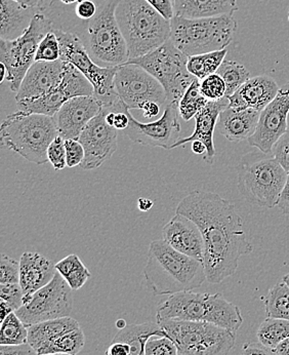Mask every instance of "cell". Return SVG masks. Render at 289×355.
<instances>
[{"label":"cell","instance_id":"1","mask_svg":"<svg viewBox=\"0 0 289 355\" xmlns=\"http://www.w3.org/2000/svg\"><path fill=\"white\" fill-rule=\"evenodd\" d=\"M175 214L189 218L200 229L204 241L202 263L211 284L232 277L240 257L254 251L236 207L218 193L193 191L179 202Z\"/></svg>","mask_w":289,"mask_h":355},{"label":"cell","instance_id":"5","mask_svg":"<svg viewBox=\"0 0 289 355\" xmlns=\"http://www.w3.org/2000/svg\"><path fill=\"white\" fill-rule=\"evenodd\" d=\"M58 136L53 117L23 110L8 115L0 128L2 146L38 166L49 162V145Z\"/></svg>","mask_w":289,"mask_h":355},{"label":"cell","instance_id":"42","mask_svg":"<svg viewBox=\"0 0 289 355\" xmlns=\"http://www.w3.org/2000/svg\"><path fill=\"white\" fill-rule=\"evenodd\" d=\"M145 355H179L177 346L168 337L155 336L146 344Z\"/></svg>","mask_w":289,"mask_h":355},{"label":"cell","instance_id":"6","mask_svg":"<svg viewBox=\"0 0 289 355\" xmlns=\"http://www.w3.org/2000/svg\"><path fill=\"white\" fill-rule=\"evenodd\" d=\"M288 175L272 154L249 153L237 166L238 190L248 202L261 207H276Z\"/></svg>","mask_w":289,"mask_h":355},{"label":"cell","instance_id":"49","mask_svg":"<svg viewBox=\"0 0 289 355\" xmlns=\"http://www.w3.org/2000/svg\"><path fill=\"white\" fill-rule=\"evenodd\" d=\"M241 355H279L275 350L265 347L262 344L246 343L242 348Z\"/></svg>","mask_w":289,"mask_h":355},{"label":"cell","instance_id":"39","mask_svg":"<svg viewBox=\"0 0 289 355\" xmlns=\"http://www.w3.org/2000/svg\"><path fill=\"white\" fill-rule=\"evenodd\" d=\"M200 89L201 93L209 101H220L226 98V83L218 73L203 79Z\"/></svg>","mask_w":289,"mask_h":355},{"label":"cell","instance_id":"45","mask_svg":"<svg viewBox=\"0 0 289 355\" xmlns=\"http://www.w3.org/2000/svg\"><path fill=\"white\" fill-rule=\"evenodd\" d=\"M66 162L68 168L80 166L85 160V153L78 140H65Z\"/></svg>","mask_w":289,"mask_h":355},{"label":"cell","instance_id":"32","mask_svg":"<svg viewBox=\"0 0 289 355\" xmlns=\"http://www.w3.org/2000/svg\"><path fill=\"white\" fill-rule=\"evenodd\" d=\"M228 50L211 51L202 55H192L188 59V71L195 78L203 80L211 74L217 73L218 68L225 61Z\"/></svg>","mask_w":289,"mask_h":355},{"label":"cell","instance_id":"22","mask_svg":"<svg viewBox=\"0 0 289 355\" xmlns=\"http://www.w3.org/2000/svg\"><path fill=\"white\" fill-rule=\"evenodd\" d=\"M275 79L267 76L250 77L236 93L227 98L229 107L239 109H252L262 112L279 92Z\"/></svg>","mask_w":289,"mask_h":355},{"label":"cell","instance_id":"31","mask_svg":"<svg viewBox=\"0 0 289 355\" xmlns=\"http://www.w3.org/2000/svg\"><path fill=\"white\" fill-rule=\"evenodd\" d=\"M55 269L73 291H78L83 288L91 275L77 254H69L55 263Z\"/></svg>","mask_w":289,"mask_h":355},{"label":"cell","instance_id":"55","mask_svg":"<svg viewBox=\"0 0 289 355\" xmlns=\"http://www.w3.org/2000/svg\"><path fill=\"white\" fill-rule=\"evenodd\" d=\"M192 151L195 154H199V155H205L207 147L200 141H195L192 143Z\"/></svg>","mask_w":289,"mask_h":355},{"label":"cell","instance_id":"58","mask_svg":"<svg viewBox=\"0 0 289 355\" xmlns=\"http://www.w3.org/2000/svg\"><path fill=\"white\" fill-rule=\"evenodd\" d=\"M62 2H63L64 4H73L76 3V2L81 1V0H61Z\"/></svg>","mask_w":289,"mask_h":355},{"label":"cell","instance_id":"9","mask_svg":"<svg viewBox=\"0 0 289 355\" xmlns=\"http://www.w3.org/2000/svg\"><path fill=\"white\" fill-rule=\"evenodd\" d=\"M117 3L119 0H107L87 27L85 49L103 67H119L130 60L128 44L115 16Z\"/></svg>","mask_w":289,"mask_h":355},{"label":"cell","instance_id":"44","mask_svg":"<svg viewBox=\"0 0 289 355\" xmlns=\"http://www.w3.org/2000/svg\"><path fill=\"white\" fill-rule=\"evenodd\" d=\"M272 155L289 175V130L275 143L272 148Z\"/></svg>","mask_w":289,"mask_h":355},{"label":"cell","instance_id":"21","mask_svg":"<svg viewBox=\"0 0 289 355\" xmlns=\"http://www.w3.org/2000/svg\"><path fill=\"white\" fill-rule=\"evenodd\" d=\"M162 235L164 241L179 253L197 260H203L204 241L202 233L189 218L175 214V217L164 226Z\"/></svg>","mask_w":289,"mask_h":355},{"label":"cell","instance_id":"3","mask_svg":"<svg viewBox=\"0 0 289 355\" xmlns=\"http://www.w3.org/2000/svg\"><path fill=\"white\" fill-rule=\"evenodd\" d=\"M156 320L203 322L234 331L243 324L238 306L229 302L222 294L177 293L169 295L157 307Z\"/></svg>","mask_w":289,"mask_h":355},{"label":"cell","instance_id":"24","mask_svg":"<svg viewBox=\"0 0 289 355\" xmlns=\"http://www.w3.org/2000/svg\"><path fill=\"white\" fill-rule=\"evenodd\" d=\"M55 273V264L48 258L25 252L20 259V286L24 293V304L37 291L49 284Z\"/></svg>","mask_w":289,"mask_h":355},{"label":"cell","instance_id":"48","mask_svg":"<svg viewBox=\"0 0 289 355\" xmlns=\"http://www.w3.org/2000/svg\"><path fill=\"white\" fill-rule=\"evenodd\" d=\"M0 355H38L29 344L18 346H0Z\"/></svg>","mask_w":289,"mask_h":355},{"label":"cell","instance_id":"50","mask_svg":"<svg viewBox=\"0 0 289 355\" xmlns=\"http://www.w3.org/2000/svg\"><path fill=\"white\" fill-rule=\"evenodd\" d=\"M106 355H130V345L124 342H112L107 348Z\"/></svg>","mask_w":289,"mask_h":355},{"label":"cell","instance_id":"40","mask_svg":"<svg viewBox=\"0 0 289 355\" xmlns=\"http://www.w3.org/2000/svg\"><path fill=\"white\" fill-rule=\"evenodd\" d=\"M0 298L14 312L24 304V293L20 284H0Z\"/></svg>","mask_w":289,"mask_h":355},{"label":"cell","instance_id":"2","mask_svg":"<svg viewBox=\"0 0 289 355\" xmlns=\"http://www.w3.org/2000/svg\"><path fill=\"white\" fill-rule=\"evenodd\" d=\"M144 277L155 296L189 292L207 280L202 261L179 253L164 239L150 243Z\"/></svg>","mask_w":289,"mask_h":355},{"label":"cell","instance_id":"26","mask_svg":"<svg viewBox=\"0 0 289 355\" xmlns=\"http://www.w3.org/2000/svg\"><path fill=\"white\" fill-rule=\"evenodd\" d=\"M42 10V8H25L15 0H0V40L20 37Z\"/></svg>","mask_w":289,"mask_h":355},{"label":"cell","instance_id":"34","mask_svg":"<svg viewBox=\"0 0 289 355\" xmlns=\"http://www.w3.org/2000/svg\"><path fill=\"white\" fill-rule=\"evenodd\" d=\"M264 302L268 318L289 320V286L283 280L270 288Z\"/></svg>","mask_w":289,"mask_h":355},{"label":"cell","instance_id":"33","mask_svg":"<svg viewBox=\"0 0 289 355\" xmlns=\"http://www.w3.org/2000/svg\"><path fill=\"white\" fill-rule=\"evenodd\" d=\"M259 342L265 347L275 350L289 337V320L281 318H265L256 331Z\"/></svg>","mask_w":289,"mask_h":355},{"label":"cell","instance_id":"60","mask_svg":"<svg viewBox=\"0 0 289 355\" xmlns=\"http://www.w3.org/2000/svg\"><path fill=\"white\" fill-rule=\"evenodd\" d=\"M42 355H68V354H42Z\"/></svg>","mask_w":289,"mask_h":355},{"label":"cell","instance_id":"13","mask_svg":"<svg viewBox=\"0 0 289 355\" xmlns=\"http://www.w3.org/2000/svg\"><path fill=\"white\" fill-rule=\"evenodd\" d=\"M73 290L59 272L53 280L35 293L16 314L25 326L71 316Z\"/></svg>","mask_w":289,"mask_h":355},{"label":"cell","instance_id":"57","mask_svg":"<svg viewBox=\"0 0 289 355\" xmlns=\"http://www.w3.org/2000/svg\"><path fill=\"white\" fill-rule=\"evenodd\" d=\"M126 326H128V324H126L125 320H117L116 327H117V328H119V330H122V329L125 328Z\"/></svg>","mask_w":289,"mask_h":355},{"label":"cell","instance_id":"16","mask_svg":"<svg viewBox=\"0 0 289 355\" xmlns=\"http://www.w3.org/2000/svg\"><path fill=\"white\" fill-rule=\"evenodd\" d=\"M179 116V104L177 103H168L162 116L151 123H140L128 111L130 125L123 132L132 142L169 150L181 139Z\"/></svg>","mask_w":289,"mask_h":355},{"label":"cell","instance_id":"29","mask_svg":"<svg viewBox=\"0 0 289 355\" xmlns=\"http://www.w3.org/2000/svg\"><path fill=\"white\" fill-rule=\"evenodd\" d=\"M166 336V331L157 322H144L140 324H128L119 330L112 342H124L130 345V355H145L146 344L150 338Z\"/></svg>","mask_w":289,"mask_h":355},{"label":"cell","instance_id":"47","mask_svg":"<svg viewBox=\"0 0 289 355\" xmlns=\"http://www.w3.org/2000/svg\"><path fill=\"white\" fill-rule=\"evenodd\" d=\"M164 18L170 21L175 17V0H146Z\"/></svg>","mask_w":289,"mask_h":355},{"label":"cell","instance_id":"52","mask_svg":"<svg viewBox=\"0 0 289 355\" xmlns=\"http://www.w3.org/2000/svg\"><path fill=\"white\" fill-rule=\"evenodd\" d=\"M161 107L162 106H160L157 103L149 102L147 103V104H145L141 110L143 111V115H144L145 119L151 121V119H156V117L159 115Z\"/></svg>","mask_w":289,"mask_h":355},{"label":"cell","instance_id":"18","mask_svg":"<svg viewBox=\"0 0 289 355\" xmlns=\"http://www.w3.org/2000/svg\"><path fill=\"white\" fill-rule=\"evenodd\" d=\"M85 148V157L81 170L100 168L117 150V130L107 123L104 110L85 127L78 139Z\"/></svg>","mask_w":289,"mask_h":355},{"label":"cell","instance_id":"46","mask_svg":"<svg viewBox=\"0 0 289 355\" xmlns=\"http://www.w3.org/2000/svg\"><path fill=\"white\" fill-rule=\"evenodd\" d=\"M75 12L81 20L89 21L95 18L98 8L93 0H81L77 3Z\"/></svg>","mask_w":289,"mask_h":355},{"label":"cell","instance_id":"11","mask_svg":"<svg viewBox=\"0 0 289 355\" xmlns=\"http://www.w3.org/2000/svg\"><path fill=\"white\" fill-rule=\"evenodd\" d=\"M61 46V59L69 62L94 87V97L103 104V108H110L121 98L117 95L114 87V78L119 67H103L98 65L89 53L80 38L71 32L61 29L53 30Z\"/></svg>","mask_w":289,"mask_h":355},{"label":"cell","instance_id":"23","mask_svg":"<svg viewBox=\"0 0 289 355\" xmlns=\"http://www.w3.org/2000/svg\"><path fill=\"white\" fill-rule=\"evenodd\" d=\"M228 106L229 101L227 98H224L220 101H209L207 103V106L195 116V130L191 136L179 139L175 145H173L171 149L184 146V145L195 142V141H200L207 147V153H205L203 159L207 164H213L216 156L213 132H215L216 128H217L220 112Z\"/></svg>","mask_w":289,"mask_h":355},{"label":"cell","instance_id":"4","mask_svg":"<svg viewBox=\"0 0 289 355\" xmlns=\"http://www.w3.org/2000/svg\"><path fill=\"white\" fill-rule=\"evenodd\" d=\"M115 16L130 60L143 57L170 40V21L146 0H119Z\"/></svg>","mask_w":289,"mask_h":355},{"label":"cell","instance_id":"10","mask_svg":"<svg viewBox=\"0 0 289 355\" xmlns=\"http://www.w3.org/2000/svg\"><path fill=\"white\" fill-rule=\"evenodd\" d=\"M188 59L189 57L169 40L155 51L128 60V63L141 66L161 83L168 96V104H179L188 87L196 79L188 71Z\"/></svg>","mask_w":289,"mask_h":355},{"label":"cell","instance_id":"53","mask_svg":"<svg viewBox=\"0 0 289 355\" xmlns=\"http://www.w3.org/2000/svg\"><path fill=\"white\" fill-rule=\"evenodd\" d=\"M153 200L149 198H141L138 200V207L141 211H148L153 207Z\"/></svg>","mask_w":289,"mask_h":355},{"label":"cell","instance_id":"12","mask_svg":"<svg viewBox=\"0 0 289 355\" xmlns=\"http://www.w3.org/2000/svg\"><path fill=\"white\" fill-rule=\"evenodd\" d=\"M53 30L51 21L40 12L20 37L15 40H0V63L8 70L6 80L14 93H18L28 70L35 63L40 42Z\"/></svg>","mask_w":289,"mask_h":355},{"label":"cell","instance_id":"38","mask_svg":"<svg viewBox=\"0 0 289 355\" xmlns=\"http://www.w3.org/2000/svg\"><path fill=\"white\" fill-rule=\"evenodd\" d=\"M61 59V46L55 32L51 31L40 42L35 62H57Z\"/></svg>","mask_w":289,"mask_h":355},{"label":"cell","instance_id":"56","mask_svg":"<svg viewBox=\"0 0 289 355\" xmlns=\"http://www.w3.org/2000/svg\"><path fill=\"white\" fill-rule=\"evenodd\" d=\"M275 352L279 355H289V337L277 346Z\"/></svg>","mask_w":289,"mask_h":355},{"label":"cell","instance_id":"8","mask_svg":"<svg viewBox=\"0 0 289 355\" xmlns=\"http://www.w3.org/2000/svg\"><path fill=\"white\" fill-rule=\"evenodd\" d=\"M157 324L179 355H229L236 342L237 333L209 322L159 320Z\"/></svg>","mask_w":289,"mask_h":355},{"label":"cell","instance_id":"30","mask_svg":"<svg viewBox=\"0 0 289 355\" xmlns=\"http://www.w3.org/2000/svg\"><path fill=\"white\" fill-rule=\"evenodd\" d=\"M85 345V336L82 329L68 331L36 350L38 355L68 354L77 355Z\"/></svg>","mask_w":289,"mask_h":355},{"label":"cell","instance_id":"19","mask_svg":"<svg viewBox=\"0 0 289 355\" xmlns=\"http://www.w3.org/2000/svg\"><path fill=\"white\" fill-rule=\"evenodd\" d=\"M103 111V104L94 96L75 97L66 102L53 116L64 140H78L81 132Z\"/></svg>","mask_w":289,"mask_h":355},{"label":"cell","instance_id":"51","mask_svg":"<svg viewBox=\"0 0 289 355\" xmlns=\"http://www.w3.org/2000/svg\"><path fill=\"white\" fill-rule=\"evenodd\" d=\"M277 207L281 209L282 213L289 215V175L283 190H282L281 194H280Z\"/></svg>","mask_w":289,"mask_h":355},{"label":"cell","instance_id":"37","mask_svg":"<svg viewBox=\"0 0 289 355\" xmlns=\"http://www.w3.org/2000/svg\"><path fill=\"white\" fill-rule=\"evenodd\" d=\"M27 343L28 328L16 312H12L1 322L0 345L18 346Z\"/></svg>","mask_w":289,"mask_h":355},{"label":"cell","instance_id":"20","mask_svg":"<svg viewBox=\"0 0 289 355\" xmlns=\"http://www.w3.org/2000/svg\"><path fill=\"white\" fill-rule=\"evenodd\" d=\"M64 64L62 59L57 62H35L28 70L17 93V103L40 99L55 89L63 79Z\"/></svg>","mask_w":289,"mask_h":355},{"label":"cell","instance_id":"61","mask_svg":"<svg viewBox=\"0 0 289 355\" xmlns=\"http://www.w3.org/2000/svg\"><path fill=\"white\" fill-rule=\"evenodd\" d=\"M288 21H289V10H288Z\"/></svg>","mask_w":289,"mask_h":355},{"label":"cell","instance_id":"59","mask_svg":"<svg viewBox=\"0 0 289 355\" xmlns=\"http://www.w3.org/2000/svg\"><path fill=\"white\" fill-rule=\"evenodd\" d=\"M282 280H283V282H286V284L289 286V273H288L286 275H284L283 279Z\"/></svg>","mask_w":289,"mask_h":355},{"label":"cell","instance_id":"14","mask_svg":"<svg viewBox=\"0 0 289 355\" xmlns=\"http://www.w3.org/2000/svg\"><path fill=\"white\" fill-rule=\"evenodd\" d=\"M117 95L128 109H141L149 102L168 105V96L161 83L136 64L119 66L114 78Z\"/></svg>","mask_w":289,"mask_h":355},{"label":"cell","instance_id":"28","mask_svg":"<svg viewBox=\"0 0 289 355\" xmlns=\"http://www.w3.org/2000/svg\"><path fill=\"white\" fill-rule=\"evenodd\" d=\"M77 329H80L79 322L71 316L40 322L28 327V344L34 350H38L51 340Z\"/></svg>","mask_w":289,"mask_h":355},{"label":"cell","instance_id":"17","mask_svg":"<svg viewBox=\"0 0 289 355\" xmlns=\"http://www.w3.org/2000/svg\"><path fill=\"white\" fill-rule=\"evenodd\" d=\"M289 83L282 85L277 96L261 112L260 121L254 134L248 139L249 146L272 154L275 143L288 130Z\"/></svg>","mask_w":289,"mask_h":355},{"label":"cell","instance_id":"25","mask_svg":"<svg viewBox=\"0 0 289 355\" xmlns=\"http://www.w3.org/2000/svg\"><path fill=\"white\" fill-rule=\"evenodd\" d=\"M261 112L252 109L227 107L218 116L217 128L230 142L248 140L256 132Z\"/></svg>","mask_w":289,"mask_h":355},{"label":"cell","instance_id":"54","mask_svg":"<svg viewBox=\"0 0 289 355\" xmlns=\"http://www.w3.org/2000/svg\"><path fill=\"white\" fill-rule=\"evenodd\" d=\"M25 8H42L44 0H15Z\"/></svg>","mask_w":289,"mask_h":355},{"label":"cell","instance_id":"41","mask_svg":"<svg viewBox=\"0 0 289 355\" xmlns=\"http://www.w3.org/2000/svg\"><path fill=\"white\" fill-rule=\"evenodd\" d=\"M20 284V261L2 254L0 259V284Z\"/></svg>","mask_w":289,"mask_h":355},{"label":"cell","instance_id":"36","mask_svg":"<svg viewBox=\"0 0 289 355\" xmlns=\"http://www.w3.org/2000/svg\"><path fill=\"white\" fill-rule=\"evenodd\" d=\"M217 73L226 83V98L236 93L237 89L250 78V73L245 66L232 60H225Z\"/></svg>","mask_w":289,"mask_h":355},{"label":"cell","instance_id":"43","mask_svg":"<svg viewBox=\"0 0 289 355\" xmlns=\"http://www.w3.org/2000/svg\"><path fill=\"white\" fill-rule=\"evenodd\" d=\"M48 158L55 171H62L67 166L65 140L61 136H58L49 145Z\"/></svg>","mask_w":289,"mask_h":355},{"label":"cell","instance_id":"7","mask_svg":"<svg viewBox=\"0 0 289 355\" xmlns=\"http://www.w3.org/2000/svg\"><path fill=\"white\" fill-rule=\"evenodd\" d=\"M170 27L171 42L192 57L227 49L234 37L237 22L233 15L199 19L175 16Z\"/></svg>","mask_w":289,"mask_h":355},{"label":"cell","instance_id":"15","mask_svg":"<svg viewBox=\"0 0 289 355\" xmlns=\"http://www.w3.org/2000/svg\"><path fill=\"white\" fill-rule=\"evenodd\" d=\"M64 62V76L61 83L40 99L18 102L20 110L53 117L72 98L94 96V87L87 77L69 62Z\"/></svg>","mask_w":289,"mask_h":355},{"label":"cell","instance_id":"35","mask_svg":"<svg viewBox=\"0 0 289 355\" xmlns=\"http://www.w3.org/2000/svg\"><path fill=\"white\" fill-rule=\"evenodd\" d=\"M200 85L199 79H194L179 103V116L183 121H189L195 119L209 102L201 93Z\"/></svg>","mask_w":289,"mask_h":355},{"label":"cell","instance_id":"27","mask_svg":"<svg viewBox=\"0 0 289 355\" xmlns=\"http://www.w3.org/2000/svg\"><path fill=\"white\" fill-rule=\"evenodd\" d=\"M237 0H175V16L187 19L211 18L233 15Z\"/></svg>","mask_w":289,"mask_h":355}]
</instances>
